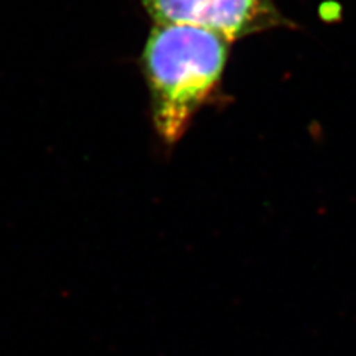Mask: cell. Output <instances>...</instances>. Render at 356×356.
<instances>
[{
    "instance_id": "6da1fadb",
    "label": "cell",
    "mask_w": 356,
    "mask_h": 356,
    "mask_svg": "<svg viewBox=\"0 0 356 356\" xmlns=\"http://www.w3.org/2000/svg\"><path fill=\"white\" fill-rule=\"evenodd\" d=\"M232 42L220 33L188 24H154L141 55L150 94L153 127L174 146L214 94Z\"/></svg>"
},
{
    "instance_id": "7a4b0ae2",
    "label": "cell",
    "mask_w": 356,
    "mask_h": 356,
    "mask_svg": "<svg viewBox=\"0 0 356 356\" xmlns=\"http://www.w3.org/2000/svg\"><path fill=\"white\" fill-rule=\"evenodd\" d=\"M154 24H188L220 33L232 43L286 26L272 0H140Z\"/></svg>"
}]
</instances>
